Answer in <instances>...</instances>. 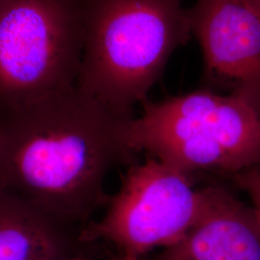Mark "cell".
I'll return each mask as SVG.
<instances>
[{
	"mask_svg": "<svg viewBox=\"0 0 260 260\" xmlns=\"http://www.w3.org/2000/svg\"><path fill=\"white\" fill-rule=\"evenodd\" d=\"M132 117L76 84L1 114L0 188L66 226L87 222L108 203V175L134 154Z\"/></svg>",
	"mask_w": 260,
	"mask_h": 260,
	"instance_id": "6da1fadb",
	"label": "cell"
},
{
	"mask_svg": "<svg viewBox=\"0 0 260 260\" xmlns=\"http://www.w3.org/2000/svg\"><path fill=\"white\" fill-rule=\"evenodd\" d=\"M75 84L117 111L144 103L177 48L192 36L181 0H83Z\"/></svg>",
	"mask_w": 260,
	"mask_h": 260,
	"instance_id": "7a4b0ae2",
	"label": "cell"
},
{
	"mask_svg": "<svg viewBox=\"0 0 260 260\" xmlns=\"http://www.w3.org/2000/svg\"><path fill=\"white\" fill-rule=\"evenodd\" d=\"M143 104L127 129L134 153L146 151L188 176L200 170L236 175L260 163V112L239 93L204 90Z\"/></svg>",
	"mask_w": 260,
	"mask_h": 260,
	"instance_id": "3957f363",
	"label": "cell"
},
{
	"mask_svg": "<svg viewBox=\"0 0 260 260\" xmlns=\"http://www.w3.org/2000/svg\"><path fill=\"white\" fill-rule=\"evenodd\" d=\"M83 0H8L0 11V112L76 82Z\"/></svg>",
	"mask_w": 260,
	"mask_h": 260,
	"instance_id": "277c9868",
	"label": "cell"
},
{
	"mask_svg": "<svg viewBox=\"0 0 260 260\" xmlns=\"http://www.w3.org/2000/svg\"><path fill=\"white\" fill-rule=\"evenodd\" d=\"M190 178L152 156L131 165L104 216L87 224L78 239L110 242L121 254L138 259L154 248L174 245L205 207V188L197 190Z\"/></svg>",
	"mask_w": 260,
	"mask_h": 260,
	"instance_id": "5b68a950",
	"label": "cell"
},
{
	"mask_svg": "<svg viewBox=\"0 0 260 260\" xmlns=\"http://www.w3.org/2000/svg\"><path fill=\"white\" fill-rule=\"evenodd\" d=\"M209 77L260 112V8L252 0H197L188 10Z\"/></svg>",
	"mask_w": 260,
	"mask_h": 260,
	"instance_id": "8992f818",
	"label": "cell"
},
{
	"mask_svg": "<svg viewBox=\"0 0 260 260\" xmlns=\"http://www.w3.org/2000/svg\"><path fill=\"white\" fill-rule=\"evenodd\" d=\"M204 210L184 236L151 260H260V219L219 186L205 188Z\"/></svg>",
	"mask_w": 260,
	"mask_h": 260,
	"instance_id": "52a82bcc",
	"label": "cell"
},
{
	"mask_svg": "<svg viewBox=\"0 0 260 260\" xmlns=\"http://www.w3.org/2000/svg\"><path fill=\"white\" fill-rule=\"evenodd\" d=\"M66 225L0 188V260L65 256Z\"/></svg>",
	"mask_w": 260,
	"mask_h": 260,
	"instance_id": "ba28073f",
	"label": "cell"
},
{
	"mask_svg": "<svg viewBox=\"0 0 260 260\" xmlns=\"http://www.w3.org/2000/svg\"><path fill=\"white\" fill-rule=\"evenodd\" d=\"M237 184L251 198L260 219V163L234 175Z\"/></svg>",
	"mask_w": 260,
	"mask_h": 260,
	"instance_id": "9c48e42d",
	"label": "cell"
},
{
	"mask_svg": "<svg viewBox=\"0 0 260 260\" xmlns=\"http://www.w3.org/2000/svg\"><path fill=\"white\" fill-rule=\"evenodd\" d=\"M111 260H141L138 259V258H133V257H129V256H126V255H123V254H119L118 256H116V257H114L113 259Z\"/></svg>",
	"mask_w": 260,
	"mask_h": 260,
	"instance_id": "30bf717a",
	"label": "cell"
},
{
	"mask_svg": "<svg viewBox=\"0 0 260 260\" xmlns=\"http://www.w3.org/2000/svg\"><path fill=\"white\" fill-rule=\"evenodd\" d=\"M56 260H90L87 259V258H84V257H78V256H62L60 258Z\"/></svg>",
	"mask_w": 260,
	"mask_h": 260,
	"instance_id": "8fae6325",
	"label": "cell"
},
{
	"mask_svg": "<svg viewBox=\"0 0 260 260\" xmlns=\"http://www.w3.org/2000/svg\"><path fill=\"white\" fill-rule=\"evenodd\" d=\"M7 1H8V0H0V11L3 8V6L6 4Z\"/></svg>",
	"mask_w": 260,
	"mask_h": 260,
	"instance_id": "7c38bea8",
	"label": "cell"
},
{
	"mask_svg": "<svg viewBox=\"0 0 260 260\" xmlns=\"http://www.w3.org/2000/svg\"><path fill=\"white\" fill-rule=\"evenodd\" d=\"M252 1H253V2H254V3H255V4H256V5H257V6L260 8V0H252Z\"/></svg>",
	"mask_w": 260,
	"mask_h": 260,
	"instance_id": "4fadbf2b",
	"label": "cell"
}]
</instances>
